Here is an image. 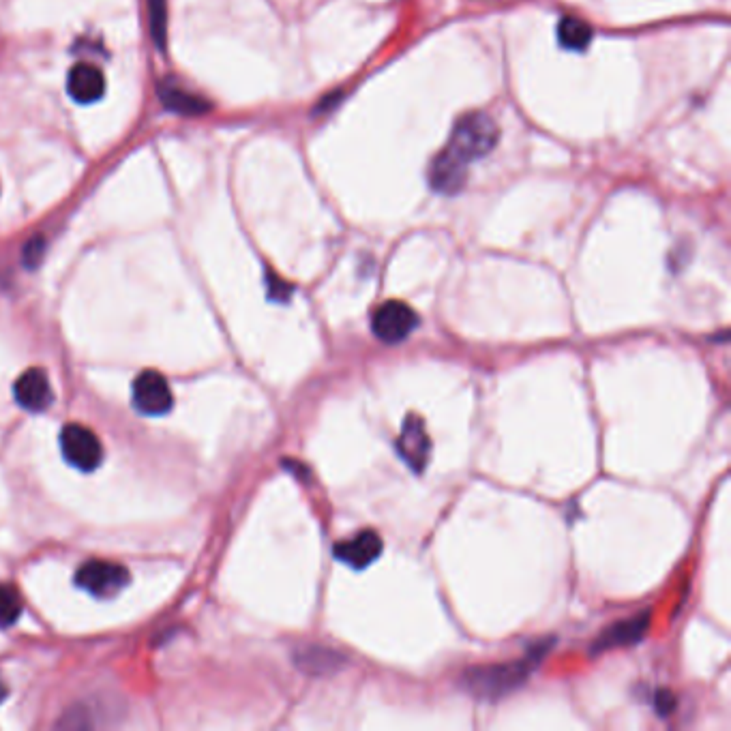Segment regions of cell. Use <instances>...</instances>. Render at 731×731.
<instances>
[{"label": "cell", "mask_w": 731, "mask_h": 731, "mask_svg": "<svg viewBox=\"0 0 731 731\" xmlns=\"http://www.w3.org/2000/svg\"><path fill=\"white\" fill-rule=\"evenodd\" d=\"M148 3V22H151V35L157 48H166L168 39V5L166 0H146Z\"/></svg>", "instance_id": "15"}, {"label": "cell", "mask_w": 731, "mask_h": 731, "mask_svg": "<svg viewBox=\"0 0 731 731\" xmlns=\"http://www.w3.org/2000/svg\"><path fill=\"white\" fill-rule=\"evenodd\" d=\"M549 650L547 644H539L536 650H530L528 656L513 663L504 665H487V667H474L468 674L461 678L464 689L476 697L485 701H498L509 693L517 691L521 684L528 680V676L541 663L545 652Z\"/></svg>", "instance_id": "2"}, {"label": "cell", "mask_w": 731, "mask_h": 731, "mask_svg": "<svg viewBox=\"0 0 731 731\" xmlns=\"http://www.w3.org/2000/svg\"><path fill=\"white\" fill-rule=\"evenodd\" d=\"M48 243L43 236H33L22 249V264L28 268V271H35V268L43 262V256H46Z\"/></svg>", "instance_id": "17"}, {"label": "cell", "mask_w": 731, "mask_h": 731, "mask_svg": "<svg viewBox=\"0 0 731 731\" xmlns=\"http://www.w3.org/2000/svg\"><path fill=\"white\" fill-rule=\"evenodd\" d=\"M648 626H650V611H639L633 618H626L622 622L607 626V629L599 635V639L592 644V652L599 654L605 650L635 646L648 633Z\"/></svg>", "instance_id": "7"}, {"label": "cell", "mask_w": 731, "mask_h": 731, "mask_svg": "<svg viewBox=\"0 0 731 731\" xmlns=\"http://www.w3.org/2000/svg\"><path fill=\"white\" fill-rule=\"evenodd\" d=\"M22 616V599L16 588L0 584V629H9Z\"/></svg>", "instance_id": "16"}, {"label": "cell", "mask_w": 731, "mask_h": 731, "mask_svg": "<svg viewBox=\"0 0 731 731\" xmlns=\"http://www.w3.org/2000/svg\"><path fill=\"white\" fill-rule=\"evenodd\" d=\"M558 41L564 50L571 52H581L590 46L592 41V28L588 22L566 16L560 20L558 24Z\"/></svg>", "instance_id": "14"}, {"label": "cell", "mask_w": 731, "mask_h": 731, "mask_svg": "<svg viewBox=\"0 0 731 731\" xmlns=\"http://www.w3.org/2000/svg\"><path fill=\"white\" fill-rule=\"evenodd\" d=\"M674 706H676V701H674V697H671L669 693H659V695H656V708H659L661 716H667V712L671 708H674Z\"/></svg>", "instance_id": "18"}, {"label": "cell", "mask_w": 731, "mask_h": 731, "mask_svg": "<svg viewBox=\"0 0 731 731\" xmlns=\"http://www.w3.org/2000/svg\"><path fill=\"white\" fill-rule=\"evenodd\" d=\"M382 549L384 545L378 532L363 530L352 536V539L339 543L335 547V558L354 571H365L367 566H371L382 556Z\"/></svg>", "instance_id": "8"}, {"label": "cell", "mask_w": 731, "mask_h": 731, "mask_svg": "<svg viewBox=\"0 0 731 731\" xmlns=\"http://www.w3.org/2000/svg\"><path fill=\"white\" fill-rule=\"evenodd\" d=\"M133 406L146 416H163L174 406V395L168 380L159 371L148 369L133 382Z\"/></svg>", "instance_id": "6"}, {"label": "cell", "mask_w": 731, "mask_h": 731, "mask_svg": "<svg viewBox=\"0 0 731 731\" xmlns=\"http://www.w3.org/2000/svg\"><path fill=\"white\" fill-rule=\"evenodd\" d=\"M67 91L73 101L82 106H91L106 95V76L103 71L91 63L73 65L67 76Z\"/></svg>", "instance_id": "11"}, {"label": "cell", "mask_w": 731, "mask_h": 731, "mask_svg": "<svg viewBox=\"0 0 731 731\" xmlns=\"http://www.w3.org/2000/svg\"><path fill=\"white\" fill-rule=\"evenodd\" d=\"M157 95L163 106H166V110L181 116H202L211 110V103L206 99L191 91H185L183 86H178L174 82H161L157 86Z\"/></svg>", "instance_id": "12"}, {"label": "cell", "mask_w": 731, "mask_h": 731, "mask_svg": "<svg viewBox=\"0 0 731 731\" xmlns=\"http://www.w3.org/2000/svg\"><path fill=\"white\" fill-rule=\"evenodd\" d=\"M18 404L28 412H43L52 406L54 393L48 380V374L43 369H26L24 374L16 380L13 386Z\"/></svg>", "instance_id": "10"}, {"label": "cell", "mask_w": 731, "mask_h": 731, "mask_svg": "<svg viewBox=\"0 0 731 731\" xmlns=\"http://www.w3.org/2000/svg\"><path fill=\"white\" fill-rule=\"evenodd\" d=\"M5 697H7V686L3 682H0V701H3Z\"/></svg>", "instance_id": "19"}, {"label": "cell", "mask_w": 731, "mask_h": 731, "mask_svg": "<svg viewBox=\"0 0 731 731\" xmlns=\"http://www.w3.org/2000/svg\"><path fill=\"white\" fill-rule=\"evenodd\" d=\"M61 451L67 464L80 472H93L103 461V446L95 436V431L78 423H71L63 429Z\"/></svg>", "instance_id": "4"}, {"label": "cell", "mask_w": 731, "mask_h": 731, "mask_svg": "<svg viewBox=\"0 0 731 731\" xmlns=\"http://www.w3.org/2000/svg\"><path fill=\"white\" fill-rule=\"evenodd\" d=\"M397 451L399 457L406 461V464L414 472H423L427 468V461L431 455V442L427 436L425 423L416 416H408L401 427V434L397 440Z\"/></svg>", "instance_id": "9"}, {"label": "cell", "mask_w": 731, "mask_h": 731, "mask_svg": "<svg viewBox=\"0 0 731 731\" xmlns=\"http://www.w3.org/2000/svg\"><path fill=\"white\" fill-rule=\"evenodd\" d=\"M76 584L95 599H112L129 584V571L123 564L108 560H88L76 573Z\"/></svg>", "instance_id": "3"}, {"label": "cell", "mask_w": 731, "mask_h": 731, "mask_svg": "<svg viewBox=\"0 0 731 731\" xmlns=\"http://www.w3.org/2000/svg\"><path fill=\"white\" fill-rule=\"evenodd\" d=\"M296 665L305 669L307 674L324 676V674H333V671L346 665V659H343V656L335 650H328L322 646H311V648H303L296 654Z\"/></svg>", "instance_id": "13"}, {"label": "cell", "mask_w": 731, "mask_h": 731, "mask_svg": "<svg viewBox=\"0 0 731 731\" xmlns=\"http://www.w3.org/2000/svg\"><path fill=\"white\" fill-rule=\"evenodd\" d=\"M500 129L494 118L483 112H472L459 118L451 140L431 163L429 181L440 193H457L468 178V166L494 151Z\"/></svg>", "instance_id": "1"}, {"label": "cell", "mask_w": 731, "mask_h": 731, "mask_svg": "<svg viewBox=\"0 0 731 731\" xmlns=\"http://www.w3.org/2000/svg\"><path fill=\"white\" fill-rule=\"evenodd\" d=\"M419 324H421L419 313L401 301H389L380 305L374 313V318H371L374 335L384 343L406 341L416 328H419Z\"/></svg>", "instance_id": "5"}]
</instances>
